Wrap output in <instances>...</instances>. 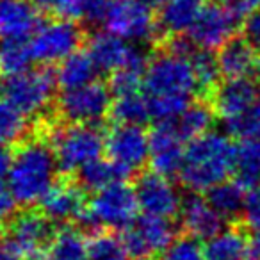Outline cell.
I'll list each match as a JSON object with an SVG mask.
<instances>
[{"label": "cell", "instance_id": "5", "mask_svg": "<svg viewBox=\"0 0 260 260\" xmlns=\"http://www.w3.org/2000/svg\"><path fill=\"white\" fill-rule=\"evenodd\" d=\"M138 209L139 203L134 187H130L125 180L114 182L96 191L91 202H87V210L79 224L84 228H126L136 219Z\"/></svg>", "mask_w": 260, "mask_h": 260}, {"label": "cell", "instance_id": "15", "mask_svg": "<svg viewBox=\"0 0 260 260\" xmlns=\"http://www.w3.org/2000/svg\"><path fill=\"white\" fill-rule=\"evenodd\" d=\"M89 55L102 72H116L123 66H148L145 52L128 45L126 40L112 32H98L89 40Z\"/></svg>", "mask_w": 260, "mask_h": 260}, {"label": "cell", "instance_id": "35", "mask_svg": "<svg viewBox=\"0 0 260 260\" xmlns=\"http://www.w3.org/2000/svg\"><path fill=\"white\" fill-rule=\"evenodd\" d=\"M145 72L146 68H141V66H123L111 73L109 89L116 96L138 93L139 87L145 84Z\"/></svg>", "mask_w": 260, "mask_h": 260}, {"label": "cell", "instance_id": "21", "mask_svg": "<svg viewBox=\"0 0 260 260\" xmlns=\"http://www.w3.org/2000/svg\"><path fill=\"white\" fill-rule=\"evenodd\" d=\"M40 8L27 0H0V38L25 40L40 27Z\"/></svg>", "mask_w": 260, "mask_h": 260}, {"label": "cell", "instance_id": "30", "mask_svg": "<svg viewBox=\"0 0 260 260\" xmlns=\"http://www.w3.org/2000/svg\"><path fill=\"white\" fill-rule=\"evenodd\" d=\"M216 119V111L205 102L189 104V107L175 119V126L184 139H194L198 136L209 132Z\"/></svg>", "mask_w": 260, "mask_h": 260}, {"label": "cell", "instance_id": "23", "mask_svg": "<svg viewBox=\"0 0 260 260\" xmlns=\"http://www.w3.org/2000/svg\"><path fill=\"white\" fill-rule=\"evenodd\" d=\"M203 8L202 0H168L159 16V34L175 36L189 32Z\"/></svg>", "mask_w": 260, "mask_h": 260}, {"label": "cell", "instance_id": "2", "mask_svg": "<svg viewBox=\"0 0 260 260\" xmlns=\"http://www.w3.org/2000/svg\"><path fill=\"white\" fill-rule=\"evenodd\" d=\"M235 145L219 132H205L185 146L178 177L192 192H205L234 173Z\"/></svg>", "mask_w": 260, "mask_h": 260}, {"label": "cell", "instance_id": "22", "mask_svg": "<svg viewBox=\"0 0 260 260\" xmlns=\"http://www.w3.org/2000/svg\"><path fill=\"white\" fill-rule=\"evenodd\" d=\"M205 253L209 260H251V239L239 226L223 228L207 239Z\"/></svg>", "mask_w": 260, "mask_h": 260}, {"label": "cell", "instance_id": "41", "mask_svg": "<svg viewBox=\"0 0 260 260\" xmlns=\"http://www.w3.org/2000/svg\"><path fill=\"white\" fill-rule=\"evenodd\" d=\"M242 34H244V40L260 54V8L251 11L244 18Z\"/></svg>", "mask_w": 260, "mask_h": 260}, {"label": "cell", "instance_id": "29", "mask_svg": "<svg viewBox=\"0 0 260 260\" xmlns=\"http://www.w3.org/2000/svg\"><path fill=\"white\" fill-rule=\"evenodd\" d=\"M191 64L194 70L196 77V86H198V93L203 98H212V94L217 91V87L221 86V68L217 55H214L210 50L200 48L194 50V54L191 55Z\"/></svg>", "mask_w": 260, "mask_h": 260}, {"label": "cell", "instance_id": "18", "mask_svg": "<svg viewBox=\"0 0 260 260\" xmlns=\"http://www.w3.org/2000/svg\"><path fill=\"white\" fill-rule=\"evenodd\" d=\"M258 100V87L251 79H228L212 94V107L224 125L239 119Z\"/></svg>", "mask_w": 260, "mask_h": 260}, {"label": "cell", "instance_id": "34", "mask_svg": "<svg viewBox=\"0 0 260 260\" xmlns=\"http://www.w3.org/2000/svg\"><path fill=\"white\" fill-rule=\"evenodd\" d=\"M89 260H130V251L123 237L111 232H94L87 241Z\"/></svg>", "mask_w": 260, "mask_h": 260}, {"label": "cell", "instance_id": "42", "mask_svg": "<svg viewBox=\"0 0 260 260\" xmlns=\"http://www.w3.org/2000/svg\"><path fill=\"white\" fill-rule=\"evenodd\" d=\"M16 203L18 202H16V198H15V194H13L9 184H6V182L0 178V219H2V217L13 216Z\"/></svg>", "mask_w": 260, "mask_h": 260}, {"label": "cell", "instance_id": "11", "mask_svg": "<svg viewBox=\"0 0 260 260\" xmlns=\"http://www.w3.org/2000/svg\"><path fill=\"white\" fill-rule=\"evenodd\" d=\"M105 153L130 175L150 160V136L141 125H116L105 134Z\"/></svg>", "mask_w": 260, "mask_h": 260}, {"label": "cell", "instance_id": "10", "mask_svg": "<svg viewBox=\"0 0 260 260\" xmlns=\"http://www.w3.org/2000/svg\"><path fill=\"white\" fill-rule=\"evenodd\" d=\"M54 221L48 219L41 210H20L9 219L4 232L6 246L16 255H30L41 251V248L50 244L55 230Z\"/></svg>", "mask_w": 260, "mask_h": 260}, {"label": "cell", "instance_id": "16", "mask_svg": "<svg viewBox=\"0 0 260 260\" xmlns=\"http://www.w3.org/2000/svg\"><path fill=\"white\" fill-rule=\"evenodd\" d=\"M40 209L54 223H80L87 210L84 187L72 180L55 182L40 200Z\"/></svg>", "mask_w": 260, "mask_h": 260}, {"label": "cell", "instance_id": "8", "mask_svg": "<svg viewBox=\"0 0 260 260\" xmlns=\"http://www.w3.org/2000/svg\"><path fill=\"white\" fill-rule=\"evenodd\" d=\"M84 40H86V32L79 23H75V20H50L38 27L32 34L30 48H32L34 61L45 62V64L61 62L62 59L79 50Z\"/></svg>", "mask_w": 260, "mask_h": 260}, {"label": "cell", "instance_id": "45", "mask_svg": "<svg viewBox=\"0 0 260 260\" xmlns=\"http://www.w3.org/2000/svg\"><path fill=\"white\" fill-rule=\"evenodd\" d=\"M251 260H260V232H255L251 239Z\"/></svg>", "mask_w": 260, "mask_h": 260}, {"label": "cell", "instance_id": "46", "mask_svg": "<svg viewBox=\"0 0 260 260\" xmlns=\"http://www.w3.org/2000/svg\"><path fill=\"white\" fill-rule=\"evenodd\" d=\"M16 253L9 246H0V260H18Z\"/></svg>", "mask_w": 260, "mask_h": 260}, {"label": "cell", "instance_id": "31", "mask_svg": "<svg viewBox=\"0 0 260 260\" xmlns=\"http://www.w3.org/2000/svg\"><path fill=\"white\" fill-rule=\"evenodd\" d=\"M34 61L30 43L15 38H4L0 41V75L11 77L25 72Z\"/></svg>", "mask_w": 260, "mask_h": 260}, {"label": "cell", "instance_id": "40", "mask_svg": "<svg viewBox=\"0 0 260 260\" xmlns=\"http://www.w3.org/2000/svg\"><path fill=\"white\" fill-rule=\"evenodd\" d=\"M242 217H244V223L253 232H260V185L249 189L246 194Z\"/></svg>", "mask_w": 260, "mask_h": 260}, {"label": "cell", "instance_id": "43", "mask_svg": "<svg viewBox=\"0 0 260 260\" xmlns=\"http://www.w3.org/2000/svg\"><path fill=\"white\" fill-rule=\"evenodd\" d=\"M230 6L239 15V18H246L249 13L260 8V0H234Z\"/></svg>", "mask_w": 260, "mask_h": 260}, {"label": "cell", "instance_id": "3", "mask_svg": "<svg viewBox=\"0 0 260 260\" xmlns=\"http://www.w3.org/2000/svg\"><path fill=\"white\" fill-rule=\"evenodd\" d=\"M45 132L52 143L59 173L72 175L98 159L105 150V132L94 123H64L48 126L43 119Z\"/></svg>", "mask_w": 260, "mask_h": 260}, {"label": "cell", "instance_id": "12", "mask_svg": "<svg viewBox=\"0 0 260 260\" xmlns=\"http://www.w3.org/2000/svg\"><path fill=\"white\" fill-rule=\"evenodd\" d=\"M239 15L230 4L223 6L219 2L203 4L196 22L189 29V38L198 48L214 50L221 48L228 40H232L239 27Z\"/></svg>", "mask_w": 260, "mask_h": 260}, {"label": "cell", "instance_id": "14", "mask_svg": "<svg viewBox=\"0 0 260 260\" xmlns=\"http://www.w3.org/2000/svg\"><path fill=\"white\" fill-rule=\"evenodd\" d=\"M134 191L138 196L139 209L145 214L166 219L180 214L184 200L180 198L178 189L166 175H160L153 170L141 173L136 180Z\"/></svg>", "mask_w": 260, "mask_h": 260}, {"label": "cell", "instance_id": "28", "mask_svg": "<svg viewBox=\"0 0 260 260\" xmlns=\"http://www.w3.org/2000/svg\"><path fill=\"white\" fill-rule=\"evenodd\" d=\"M48 246L50 260H89L87 241L75 226H62L61 230H55Z\"/></svg>", "mask_w": 260, "mask_h": 260}, {"label": "cell", "instance_id": "17", "mask_svg": "<svg viewBox=\"0 0 260 260\" xmlns=\"http://www.w3.org/2000/svg\"><path fill=\"white\" fill-rule=\"evenodd\" d=\"M184 138L175 123H159L150 134V168L166 177L180 171L184 162Z\"/></svg>", "mask_w": 260, "mask_h": 260}, {"label": "cell", "instance_id": "36", "mask_svg": "<svg viewBox=\"0 0 260 260\" xmlns=\"http://www.w3.org/2000/svg\"><path fill=\"white\" fill-rule=\"evenodd\" d=\"M150 116L159 123H173L189 107V96H150Z\"/></svg>", "mask_w": 260, "mask_h": 260}, {"label": "cell", "instance_id": "49", "mask_svg": "<svg viewBox=\"0 0 260 260\" xmlns=\"http://www.w3.org/2000/svg\"><path fill=\"white\" fill-rule=\"evenodd\" d=\"M4 232H6V228L2 226V223H0V237H2V235H4Z\"/></svg>", "mask_w": 260, "mask_h": 260}, {"label": "cell", "instance_id": "6", "mask_svg": "<svg viewBox=\"0 0 260 260\" xmlns=\"http://www.w3.org/2000/svg\"><path fill=\"white\" fill-rule=\"evenodd\" d=\"M143 86L150 96H191L198 91L191 57L160 48L159 54L148 61Z\"/></svg>", "mask_w": 260, "mask_h": 260}, {"label": "cell", "instance_id": "47", "mask_svg": "<svg viewBox=\"0 0 260 260\" xmlns=\"http://www.w3.org/2000/svg\"><path fill=\"white\" fill-rule=\"evenodd\" d=\"M25 260H50V256L43 255L41 251H36V253H30V255H25Z\"/></svg>", "mask_w": 260, "mask_h": 260}, {"label": "cell", "instance_id": "27", "mask_svg": "<svg viewBox=\"0 0 260 260\" xmlns=\"http://www.w3.org/2000/svg\"><path fill=\"white\" fill-rule=\"evenodd\" d=\"M130 177L126 170H123L119 164L112 162L111 159H94L89 164L79 170V184L87 191H100L114 182H123Z\"/></svg>", "mask_w": 260, "mask_h": 260}, {"label": "cell", "instance_id": "33", "mask_svg": "<svg viewBox=\"0 0 260 260\" xmlns=\"http://www.w3.org/2000/svg\"><path fill=\"white\" fill-rule=\"evenodd\" d=\"M109 112H111L112 119L119 125H143L148 119H152L148 100L139 96L138 93L116 96Z\"/></svg>", "mask_w": 260, "mask_h": 260}, {"label": "cell", "instance_id": "50", "mask_svg": "<svg viewBox=\"0 0 260 260\" xmlns=\"http://www.w3.org/2000/svg\"><path fill=\"white\" fill-rule=\"evenodd\" d=\"M139 260H153L152 256H146V258H139Z\"/></svg>", "mask_w": 260, "mask_h": 260}, {"label": "cell", "instance_id": "44", "mask_svg": "<svg viewBox=\"0 0 260 260\" xmlns=\"http://www.w3.org/2000/svg\"><path fill=\"white\" fill-rule=\"evenodd\" d=\"M11 166H13V153L8 150V146H0V178L2 180L9 175Z\"/></svg>", "mask_w": 260, "mask_h": 260}, {"label": "cell", "instance_id": "39", "mask_svg": "<svg viewBox=\"0 0 260 260\" xmlns=\"http://www.w3.org/2000/svg\"><path fill=\"white\" fill-rule=\"evenodd\" d=\"M82 0H38V8L55 18H66L80 22Z\"/></svg>", "mask_w": 260, "mask_h": 260}, {"label": "cell", "instance_id": "20", "mask_svg": "<svg viewBox=\"0 0 260 260\" xmlns=\"http://www.w3.org/2000/svg\"><path fill=\"white\" fill-rule=\"evenodd\" d=\"M219 68L226 79H251L260 75L258 52L244 40V38H232L217 54Z\"/></svg>", "mask_w": 260, "mask_h": 260}, {"label": "cell", "instance_id": "7", "mask_svg": "<svg viewBox=\"0 0 260 260\" xmlns=\"http://www.w3.org/2000/svg\"><path fill=\"white\" fill-rule=\"evenodd\" d=\"M109 32L134 43L159 41V20L148 0H112L105 18Z\"/></svg>", "mask_w": 260, "mask_h": 260}, {"label": "cell", "instance_id": "9", "mask_svg": "<svg viewBox=\"0 0 260 260\" xmlns=\"http://www.w3.org/2000/svg\"><path fill=\"white\" fill-rule=\"evenodd\" d=\"M111 89L102 82L64 89L55 102V111L64 123H96L111 111Z\"/></svg>", "mask_w": 260, "mask_h": 260}, {"label": "cell", "instance_id": "48", "mask_svg": "<svg viewBox=\"0 0 260 260\" xmlns=\"http://www.w3.org/2000/svg\"><path fill=\"white\" fill-rule=\"evenodd\" d=\"M148 2H150V4H160V6H162V4H166L168 0H148Z\"/></svg>", "mask_w": 260, "mask_h": 260}, {"label": "cell", "instance_id": "25", "mask_svg": "<svg viewBox=\"0 0 260 260\" xmlns=\"http://www.w3.org/2000/svg\"><path fill=\"white\" fill-rule=\"evenodd\" d=\"M234 175L248 191L260 185V139H241L235 145Z\"/></svg>", "mask_w": 260, "mask_h": 260}, {"label": "cell", "instance_id": "26", "mask_svg": "<svg viewBox=\"0 0 260 260\" xmlns=\"http://www.w3.org/2000/svg\"><path fill=\"white\" fill-rule=\"evenodd\" d=\"M246 194L248 189L242 187L237 180H223L207 191V198L223 219H235L242 216Z\"/></svg>", "mask_w": 260, "mask_h": 260}, {"label": "cell", "instance_id": "38", "mask_svg": "<svg viewBox=\"0 0 260 260\" xmlns=\"http://www.w3.org/2000/svg\"><path fill=\"white\" fill-rule=\"evenodd\" d=\"M226 128L239 139H260V98L241 118L228 123Z\"/></svg>", "mask_w": 260, "mask_h": 260}, {"label": "cell", "instance_id": "1", "mask_svg": "<svg viewBox=\"0 0 260 260\" xmlns=\"http://www.w3.org/2000/svg\"><path fill=\"white\" fill-rule=\"evenodd\" d=\"M57 160L48 136L40 128L34 138L22 141L13 155L8 184L20 205L40 203L45 192L55 184Z\"/></svg>", "mask_w": 260, "mask_h": 260}, {"label": "cell", "instance_id": "19", "mask_svg": "<svg viewBox=\"0 0 260 260\" xmlns=\"http://www.w3.org/2000/svg\"><path fill=\"white\" fill-rule=\"evenodd\" d=\"M178 216L184 230L198 239L214 237L224 226V219L212 207L209 198H203L198 192L184 198Z\"/></svg>", "mask_w": 260, "mask_h": 260}, {"label": "cell", "instance_id": "4", "mask_svg": "<svg viewBox=\"0 0 260 260\" xmlns=\"http://www.w3.org/2000/svg\"><path fill=\"white\" fill-rule=\"evenodd\" d=\"M55 86V72L48 68H29L18 75L4 77V80L0 82V96L11 102L27 118H34L47 111L52 104Z\"/></svg>", "mask_w": 260, "mask_h": 260}, {"label": "cell", "instance_id": "24", "mask_svg": "<svg viewBox=\"0 0 260 260\" xmlns=\"http://www.w3.org/2000/svg\"><path fill=\"white\" fill-rule=\"evenodd\" d=\"M96 73L98 66L93 61V57L89 54L77 50L59 62L55 79L62 89H73V87H80L93 82L96 79Z\"/></svg>", "mask_w": 260, "mask_h": 260}, {"label": "cell", "instance_id": "32", "mask_svg": "<svg viewBox=\"0 0 260 260\" xmlns=\"http://www.w3.org/2000/svg\"><path fill=\"white\" fill-rule=\"evenodd\" d=\"M27 116L22 114L11 102L0 96V146L20 145L29 138Z\"/></svg>", "mask_w": 260, "mask_h": 260}, {"label": "cell", "instance_id": "13", "mask_svg": "<svg viewBox=\"0 0 260 260\" xmlns=\"http://www.w3.org/2000/svg\"><path fill=\"white\" fill-rule=\"evenodd\" d=\"M123 241L130 255L136 258H146L166 251L168 246L175 241V228L166 217L145 214L125 228Z\"/></svg>", "mask_w": 260, "mask_h": 260}, {"label": "cell", "instance_id": "37", "mask_svg": "<svg viewBox=\"0 0 260 260\" xmlns=\"http://www.w3.org/2000/svg\"><path fill=\"white\" fill-rule=\"evenodd\" d=\"M160 260H209L205 248L200 244V239L191 234L175 237V241L166 248Z\"/></svg>", "mask_w": 260, "mask_h": 260}]
</instances>
